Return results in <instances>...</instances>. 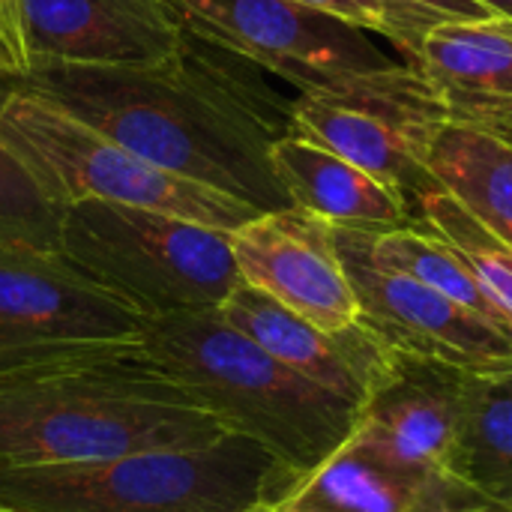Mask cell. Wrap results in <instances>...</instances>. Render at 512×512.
Returning a JSON list of instances; mask_svg holds the SVG:
<instances>
[{"mask_svg": "<svg viewBox=\"0 0 512 512\" xmlns=\"http://www.w3.org/2000/svg\"><path fill=\"white\" fill-rule=\"evenodd\" d=\"M258 66L186 30L150 66H42L15 78L159 168L255 210L291 207L270 147L291 135V105Z\"/></svg>", "mask_w": 512, "mask_h": 512, "instance_id": "1", "label": "cell"}, {"mask_svg": "<svg viewBox=\"0 0 512 512\" xmlns=\"http://www.w3.org/2000/svg\"><path fill=\"white\" fill-rule=\"evenodd\" d=\"M228 435L168 381L141 339L0 375V468H81Z\"/></svg>", "mask_w": 512, "mask_h": 512, "instance_id": "2", "label": "cell"}, {"mask_svg": "<svg viewBox=\"0 0 512 512\" xmlns=\"http://www.w3.org/2000/svg\"><path fill=\"white\" fill-rule=\"evenodd\" d=\"M141 348L225 432L255 441L300 480L345 444L360 414L270 357L219 309L144 318Z\"/></svg>", "mask_w": 512, "mask_h": 512, "instance_id": "3", "label": "cell"}, {"mask_svg": "<svg viewBox=\"0 0 512 512\" xmlns=\"http://www.w3.org/2000/svg\"><path fill=\"white\" fill-rule=\"evenodd\" d=\"M300 477L240 435L81 468H0V495L33 512H273Z\"/></svg>", "mask_w": 512, "mask_h": 512, "instance_id": "4", "label": "cell"}, {"mask_svg": "<svg viewBox=\"0 0 512 512\" xmlns=\"http://www.w3.org/2000/svg\"><path fill=\"white\" fill-rule=\"evenodd\" d=\"M0 144L60 210L75 201H111L162 210L228 234L261 213L246 201L159 168L15 81L6 84L0 99Z\"/></svg>", "mask_w": 512, "mask_h": 512, "instance_id": "5", "label": "cell"}, {"mask_svg": "<svg viewBox=\"0 0 512 512\" xmlns=\"http://www.w3.org/2000/svg\"><path fill=\"white\" fill-rule=\"evenodd\" d=\"M57 252L144 318L219 309L240 285L228 231L147 207L66 204Z\"/></svg>", "mask_w": 512, "mask_h": 512, "instance_id": "6", "label": "cell"}, {"mask_svg": "<svg viewBox=\"0 0 512 512\" xmlns=\"http://www.w3.org/2000/svg\"><path fill=\"white\" fill-rule=\"evenodd\" d=\"M447 123L432 81L414 63L396 60L300 93L291 105L294 135L318 141L408 198L438 186L429 156Z\"/></svg>", "mask_w": 512, "mask_h": 512, "instance_id": "7", "label": "cell"}, {"mask_svg": "<svg viewBox=\"0 0 512 512\" xmlns=\"http://www.w3.org/2000/svg\"><path fill=\"white\" fill-rule=\"evenodd\" d=\"M333 243L360 306V324L396 357L468 378L512 375V333L435 288L381 267L366 231L336 228Z\"/></svg>", "mask_w": 512, "mask_h": 512, "instance_id": "8", "label": "cell"}, {"mask_svg": "<svg viewBox=\"0 0 512 512\" xmlns=\"http://www.w3.org/2000/svg\"><path fill=\"white\" fill-rule=\"evenodd\" d=\"M144 315L57 249L0 243V375L81 348L141 339Z\"/></svg>", "mask_w": 512, "mask_h": 512, "instance_id": "9", "label": "cell"}, {"mask_svg": "<svg viewBox=\"0 0 512 512\" xmlns=\"http://www.w3.org/2000/svg\"><path fill=\"white\" fill-rule=\"evenodd\" d=\"M183 27L300 93L393 63L366 30L300 0H171Z\"/></svg>", "mask_w": 512, "mask_h": 512, "instance_id": "10", "label": "cell"}, {"mask_svg": "<svg viewBox=\"0 0 512 512\" xmlns=\"http://www.w3.org/2000/svg\"><path fill=\"white\" fill-rule=\"evenodd\" d=\"M240 282L327 333L360 324V306L327 222L297 210H264L231 231Z\"/></svg>", "mask_w": 512, "mask_h": 512, "instance_id": "11", "label": "cell"}, {"mask_svg": "<svg viewBox=\"0 0 512 512\" xmlns=\"http://www.w3.org/2000/svg\"><path fill=\"white\" fill-rule=\"evenodd\" d=\"M21 48L42 66H150L171 57L186 27L171 0H15Z\"/></svg>", "mask_w": 512, "mask_h": 512, "instance_id": "12", "label": "cell"}, {"mask_svg": "<svg viewBox=\"0 0 512 512\" xmlns=\"http://www.w3.org/2000/svg\"><path fill=\"white\" fill-rule=\"evenodd\" d=\"M219 315L297 375L360 408L402 369V357L363 324L327 333L246 282L225 297Z\"/></svg>", "mask_w": 512, "mask_h": 512, "instance_id": "13", "label": "cell"}, {"mask_svg": "<svg viewBox=\"0 0 512 512\" xmlns=\"http://www.w3.org/2000/svg\"><path fill=\"white\" fill-rule=\"evenodd\" d=\"M465 378L402 360L399 375L366 399L348 441L393 465L453 477Z\"/></svg>", "mask_w": 512, "mask_h": 512, "instance_id": "14", "label": "cell"}, {"mask_svg": "<svg viewBox=\"0 0 512 512\" xmlns=\"http://www.w3.org/2000/svg\"><path fill=\"white\" fill-rule=\"evenodd\" d=\"M411 63L438 90L450 123L512 138V21H441Z\"/></svg>", "mask_w": 512, "mask_h": 512, "instance_id": "15", "label": "cell"}, {"mask_svg": "<svg viewBox=\"0 0 512 512\" xmlns=\"http://www.w3.org/2000/svg\"><path fill=\"white\" fill-rule=\"evenodd\" d=\"M288 510L321 512H474L489 510L450 474L393 465L348 438L282 501ZM492 512V510H489Z\"/></svg>", "mask_w": 512, "mask_h": 512, "instance_id": "16", "label": "cell"}, {"mask_svg": "<svg viewBox=\"0 0 512 512\" xmlns=\"http://www.w3.org/2000/svg\"><path fill=\"white\" fill-rule=\"evenodd\" d=\"M273 174L291 207L357 231H390L417 222L411 198L384 186L354 162L303 135H285L270 147Z\"/></svg>", "mask_w": 512, "mask_h": 512, "instance_id": "17", "label": "cell"}, {"mask_svg": "<svg viewBox=\"0 0 512 512\" xmlns=\"http://www.w3.org/2000/svg\"><path fill=\"white\" fill-rule=\"evenodd\" d=\"M453 477L492 512H512V375L465 378Z\"/></svg>", "mask_w": 512, "mask_h": 512, "instance_id": "18", "label": "cell"}, {"mask_svg": "<svg viewBox=\"0 0 512 512\" xmlns=\"http://www.w3.org/2000/svg\"><path fill=\"white\" fill-rule=\"evenodd\" d=\"M429 171L438 186L512 246V138L447 123L432 147Z\"/></svg>", "mask_w": 512, "mask_h": 512, "instance_id": "19", "label": "cell"}, {"mask_svg": "<svg viewBox=\"0 0 512 512\" xmlns=\"http://www.w3.org/2000/svg\"><path fill=\"white\" fill-rule=\"evenodd\" d=\"M366 237H369V252L381 267L399 270L435 288L453 303L477 312L480 318L512 333V324L480 288V282L474 279L468 264L456 255V249L447 240H441L435 231H429L423 222H411V225L390 228V231H366Z\"/></svg>", "mask_w": 512, "mask_h": 512, "instance_id": "20", "label": "cell"}, {"mask_svg": "<svg viewBox=\"0 0 512 512\" xmlns=\"http://www.w3.org/2000/svg\"><path fill=\"white\" fill-rule=\"evenodd\" d=\"M417 222L447 240L468 264L489 300L512 324V246L495 237L453 192L444 186L426 189L417 198Z\"/></svg>", "mask_w": 512, "mask_h": 512, "instance_id": "21", "label": "cell"}, {"mask_svg": "<svg viewBox=\"0 0 512 512\" xmlns=\"http://www.w3.org/2000/svg\"><path fill=\"white\" fill-rule=\"evenodd\" d=\"M9 81H0V99ZM60 207L30 180L24 165L0 144V243L57 249Z\"/></svg>", "mask_w": 512, "mask_h": 512, "instance_id": "22", "label": "cell"}, {"mask_svg": "<svg viewBox=\"0 0 512 512\" xmlns=\"http://www.w3.org/2000/svg\"><path fill=\"white\" fill-rule=\"evenodd\" d=\"M312 9H321L339 21H348L366 33H378L384 36L387 42H393L405 57L408 63L414 60L423 36L447 21L423 6H411V3H396V0H300Z\"/></svg>", "mask_w": 512, "mask_h": 512, "instance_id": "23", "label": "cell"}, {"mask_svg": "<svg viewBox=\"0 0 512 512\" xmlns=\"http://www.w3.org/2000/svg\"><path fill=\"white\" fill-rule=\"evenodd\" d=\"M396 3H411V6H423L447 21L453 18H465V21H477V18H492L489 9H483L477 0H396Z\"/></svg>", "mask_w": 512, "mask_h": 512, "instance_id": "24", "label": "cell"}, {"mask_svg": "<svg viewBox=\"0 0 512 512\" xmlns=\"http://www.w3.org/2000/svg\"><path fill=\"white\" fill-rule=\"evenodd\" d=\"M0 39H3V42H6V48L15 54V60L21 63V69L27 72V60H24V48H21V30H18L15 0H0Z\"/></svg>", "mask_w": 512, "mask_h": 512, "instance_id": "25", "label": "cell"}, {"mask_svg": "<svg viewBox=\"0 0 512 512\" xmlns=\"http://www.w3.org/2000/svg\"><path fill=\"white\" fill-rule=\"evenodd\" d=\"M24 75V69H21V63L15 60V54L6 48V42L0 39V81H15V78H21Z\"/></svg>", "mask_w": 512, "mask_h": 512, "instance_id": "26", "label": "cell"}, {"mask_svg": "<svg viewBox=\"0 0 512 512\" xmlns=\"http://www.w3.org/2000/svg\"><path fill=\"white\" fill-rule=\"evenodd\" d=\"M483 9H489L495 18H507L512 21V0H477Z\"/></svg>", "mask_w": 512, "mask_h": 512, "instance_id": "27", "label": "cell"}, {"mask_svg": "<svg viewBox=\"0 0 512 512\" xmlns=\"http://www.w3.org/2000/svg\"><path fill=\"white\" fill-rule=\"evenodd\" d=\"M0 512H33V510H27V507H21V504H15V501H9V498H3V495H0Z\"/></svg>", "mask_w": 512, "mask_h": 512, "instance_id": "28", "label": "cell"}, {"mask_svg": "<svg viewBox=\"0 0 512 512\" xmlns=\"http://www.w3.org/2000/svg\"><path fill=\"white\" fill-rule=\"evenodd\" d=\"M273 512H321V510H288V507H279V510Z\"/></svg>", "mask_w": 512, "mask_h": 512, "instance_id": "29", "label": "cell"}, {"mask_svg": "<svg viewBox=\"0 0 512 512\" xmlns=\"http://www.w3.org/2000/svg\"><path fill=\"white\" fill-rule=\"evenodd\" d=\"M474 512H489V510H474Z\"/></svg>", "mask_w": 512, "mask_h": 512, "instance_id": "30", "label": "cell"}]
</instances>
